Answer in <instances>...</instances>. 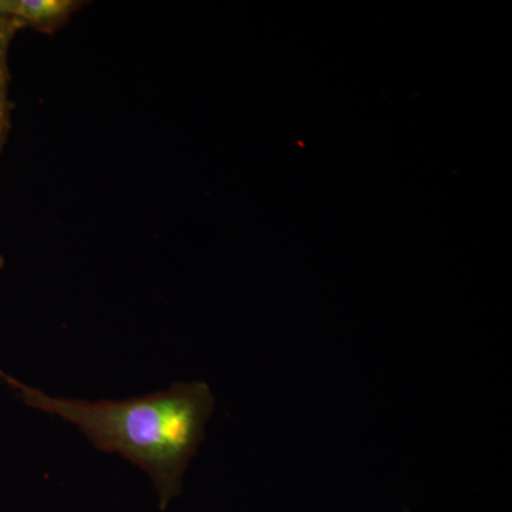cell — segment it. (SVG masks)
<instances>
[{"label":"cell","instance_id":"cell-1","mask_svg":"<svg viewBox=\"0 0 512 512\" xmlns=\"http://www.w3.org/2000/svg\"><path fill=\"white\" fill-rule=\"evenodd\" d=\"M26 406L79 427L97 450L120 454L153 480L160 510L183 493L185 471L205 437L215 399L204 382L175 383L167 392L123 402L50 396L0 370Z\"/></svg>","mask_w":512,"mask_h":512},{"label":"cell","instance_id":"cell-2","mask_svg":"<svg viewBox=\"0 0 512 512\" xmlns=\"http://www.w3.org/2000/svg\"><path fill=\"white\" fill-rule=\"evenodd\" d=\"M86 5L82 0H0V16L13 20L20 30L55 35Z\"/></svg>","mask_w":512,"mask_h":512},{"label":"cell","instance_id":"cell-3","mask_svg":"<svg viewBox=\"0 0 512 512\" xmlns=\"http://www.w3.org/2000/svg\"><path fill=\"white\" fill-rule=\"evenodd\" d=\"M20 29L13 20L0 16V153L12 131L13 103L10 100L9 49Z\"/></svg>","mask_w":512,"mask_h":512},{"label":"cell","instance_id":"cell-4","mask_svg":"<svg viewBox=\"0 0 512 512\" xmlns=\"http://www.w3.org/2000/svg\"><path fill=\"white\" fill-rule=\"evenodd\" d=\"M3 265H5V258H3V255L0 254V269L3 268Z\"/></svg>","mask_w":512,"mask_h":512}]
</instances>
